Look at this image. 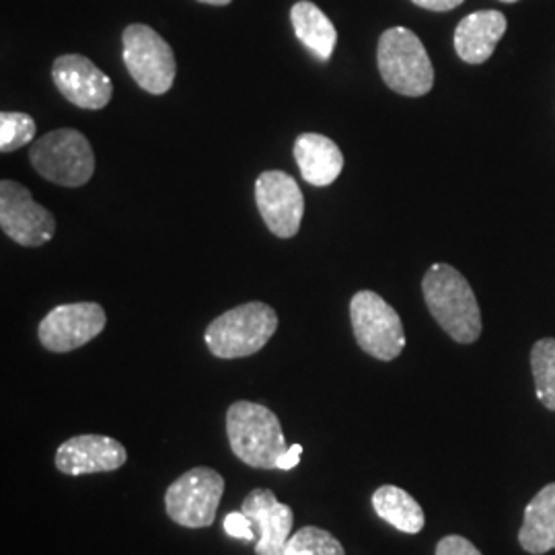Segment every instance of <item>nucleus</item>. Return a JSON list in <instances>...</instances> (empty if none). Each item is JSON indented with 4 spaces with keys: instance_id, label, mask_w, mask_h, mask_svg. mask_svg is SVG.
Masks as SVG:
<instances>
[{
    "instance_id": "obj_1",
    "label": "nucleus",
    "mask_w": 555,
    "mask_h": 555,
    "mask_svg": "<svg viewBox=\"0 0 555 555\" xmlns=\"http://www.w3.org/2000/svg\"><path fill=\"white\" fill-rule=\"evenodd\" d=\"M430 315L459 344H474L481 336V311L465 276L447 263H435L422 280Z\"/></svg>"
},
{
    "instance_id": "obj_2",
    "label": "nucleus",
    "mask_w": 555,
    "mask_h": 555,
    "mask_svg": "<svg viewBox=\"0 0 555 555\" xmlns=\"http://www.w3.org/2000/svg\"><path fill=\"white\" fill-rule=\"evenodd\" d=\"M227 437L233 455L256 469H278L280 456L288 451L276 414L254 401H235L229 408Z\"/></svg>"
},
{
    "instance_id": "obj_3",
    "label": "nucleus",
    "mask_w": 555,
    "mask_h": 555,
    "mask_svg": "<svg viewBox=\"0 0 555 555\" xmlns=\"http://www.w3.org/2000/svg\"><path fill=\"white\" fill-rule=\"evenodd\" d=\"M383 82L403 98H422L433 91L435 66L416 34L408 27L387 29L377 48Z\"/></svg>"
},
{
    "instance_id": "obj_4",
    "label": "nucleus",
    "mask_w": 555,
    "mask_h": 555,
    "mask_svg": "<svg viewBox=\"0 0 555 555\" xmlns=\"http://www.w3.org/2000/svg\"><path fill=\"white\" fill-rule=\"evenodd\" d=\"M276 311L266 302H245L215 319L204 334L208 350L222 360L259 352L276 334Z\"/></svg>"
},
{
    "instance_id": "obj_5",
    "label": "nucleus",
    "mask_w": 555,
    "mask_h": 555,
    "mask_svg": "<svg viewBox=\"0 0 555 555\" xmlns=\"http://www.w3.org/2000/svg\"><path fill=\"white\" fill-rule=\"evenodd\" d=\"M29 160L41 178L62 188H80L95 173L91 142L75 128H60L36 140Z\"/></svg>"
},
{
    "instance_id": "obj_6",
    "label": "nucleus",
    "mask_w": 555,
    "mask_h": 555,
    "mask_svg": "<svg viewBox=\"0 0 555 555\" xmlns=\"http://www.w3.org/2000/svg\"><path fill=\"white\" fill-rule=\"evenodd\" d=\"M121 56L130 77L151 95H165L176 80L173 50L159 34L142 23L128 25L121 36Z\"/></svg>"
},
{
    "instance_id": "obj_7",
    "label": "nucleus",
    "mask_w": 555,
    "mask_h": 555,
    "mask_svg": "<svg viewBox=\"0 0 555 555\" xmlns=\"http://www.w3.org/2000/svg\"><path fill=\"white\" fill-rule=\"evenodd\" d=\"M350 321L358 346L377 360L391 362L405 348L401 318L385 298L373 291H360L350 300Z\"/></svg>"
},
{
    "instance_id": "obj_8",
    "label": "nucleus",
    "mask_w": 555,
    "mask_h": 555,
    "mask_svg": "<svg viewBox=\"0 0 555 555\" xmlns=\"http://www.w3.org/2000/svg\"><path fill=\"white\" fill-rule=\"evenodd\" d=\"M224 494V477L210 467H194L176 479L165 494L167 515L188 529L210 527Z\"/></svg>"
},
{
    "instance_id": "obj_9",
    "label": "nucleus",
    "mask_w": 555,
    "mask_h": 555,
    "mask_svg": "<svg viewBox=\"0 0 555 555\" xmlns=\"http://www.w3.org/2000/svg\"><path fill=\"white\" fill-rule=\"evenodd\" d=\"M0 227L7 237L23 247H41L56 235L54 215L13 179L0 183Z\"/></svg>"
},
{
    "instance_id": "obj_10",
    "label": "nucleus",
    "mask_w": 555,
    "mask_h": 555,
    "mask_svg": "<svg viewBox=\"0 0 555 555\" xmlns=\"http://www.w3.org/2000/svg\"><path fill=\"white\" fill-rule=\"evenodd\" d=\"M105 323V311L98 302L59 305L41 319L38 336L46 350L64 354L100 336Z\"/></svg>"
},
{
    "instance_id": "obj_11",
    "label": "nucleus",
    "mask_w": 555,
    "mask_h": 555,
    "mask_svg": "<svg viewBox=\"0 0 555 555\" xmlns=\"http://www.w3.org/2000/svg\"><path fill=\"white\" fill-rule=\"evenodd\" d=\"M256 202L266 227L280 238L295 237L305 215V198L293 176L263 171L256 181Z\"/></svg>"
},
{
    "instance_id": "obj_12",
    "label": "nucleus",
    "mask_w": 555,
    "mask_h": 555,
    "mask_svg": "<svg viewBox=\"0 0 555 555\" xmlns=\"http://www.w3.org/2000/svg\"><path fill=\"white\" fill-rule=\"evenodd\" d=\"M52 79L62 98L80 109H103L114 95L112 79L80 54L59 56Z\"/></svg>"
},
{
    "instance_id": "obj_13",
    "label": "nucleus",
    "mask_w": 555,
    "mask_h": 555,
    "mask_svg": "<svg viewBox=\"0 0 555 555\" xmlns=\"http://www.w3.org/2000/svg\"><path fill=\"white\" fill-rule=\"evenodd\" d=\"M128 461L124 444L116 438L80 435L64 440L56 451V467L66 476H89L116 472Z\"/></svg>"
},
{
    "instance_id": "obj_14",
    "label": "nucleus",
    "mask_w": 555,
    "mask_h": 555,
    "mask_svg": "<svg viewBox=\"0 0 555 555\" xmlns=\"http://www.w3.org/2000/svg\"><path fill=\"white\" fill-rule=\"evenodd\" d=\"M241 511L251 518L254 527L258 529L256 555H276L293 537V508L288 504L278 502L272 490H251L243 500Z\"/></svg>"
},
{
    "instance_id": "obj_15",
    "label": "nucleus",
    "mask_w": 555,
    "mask_h": 555,
    "mask_svg": "<svg viewBox=\"0 0 555 555\" xmlns=\"http://www.w3.org/2000/svg\"><path fill=\"white\" fill-rule=\"evenodd\" d=\"M508 21L500 11H477L456 25L455 52L467 64H483L492 59L498 41L504 38Z\"/></svg>"
},
{
    "instance_id": "obj_16",
    "label": "nucleus",
    "mask_w": 555,
    "mask_h": 555,
    "mask_svg": "<svg viewBox=\"0 0 555 555\" xmlns=\"http://www.w3.org/2000/svg\"><path fill=\"white\" fill-rule=\"evenodd\" d=\"M295 160L302 179L315 188L332 185L344 169V155L336 142L313 132L298 137L295 142Z\"/></svg>"
},
{
    "instance_id": "obj_17",
    "label": "nucleus",
    "mask_w": 555,
    "mask_h": 555,
    "mask_svg": "<svg viewBox=\"0 0 555 555\" xmlns=\"http://www.w3.org/2000/svg\"><path fill=\"white\" fill-rule=\"evenodd\" d=\"M518 543L527 554L555 550V483H547L525 508Z\"/></svg>"
},
{
    "instance_id": "obj_18",
    "label": "nucleus",
    "mask_w": 555,
    "mask_h": 555,
    "mask_svg": "<svg viewBox=\"0 0 555 555\" xmlns=\"http://www.w3.org/2000/svg\"><path fill=\"white\" fill-rule=\"evenodd\" d=\"M293 29L298 41L311 50L319 60L327 62L334 54L337 43L336 25L319 9L318 4L309 0H300L291 11Z\"/></svg>"
},
{
    "instance_id": "obj_19",
    "label": "nucleus",
    "mask_w": 555,
    "mask_h": 555,
    "mask_svg": "<svg viewBox=\"0 0 555 555\" xmlns=\"http://www.w3.org/2000/svg\"><path fill=\"white\" fill-rule=\"evenodd\" d=\"M373 508L385 522L408 535H417L426 525V516L416 498L397 486H380L373 494Z\"/></svg>"
},
{
    "instance_id": "obj_20",
    "label": "nucleus",
    "mask_w": 555,
    "mask_h": 555,
    "mask_svg": "<svg viewBox=\"0 0 555 555\" xmlns=\"http://www.w3.org/2000/svg\"><path fill=\"white\" fill-rule=\"evenodd\" d=\"M537 399L555 412V337L539 339L531 350Z\"/></svg>"
},
{
    "instance_id": "obj_21",
    "label": "nucleus",
    "mask_w": 555,
    "mask_h": 555,
    "mask_svg": "<svg viewBox=\"0 0 555 555\" xmlns=\"http://www.w3.org/2000/svg\"><path fill=\"white\" fill-rule=\"evenodd\" d=\"M276 555H346V552L330 531L302 527Z\"/></svg>"
},
{
    "instance_id": "obj_22",
    "label": "nucleus",
    "mask_w": 555,
    "mask_h": 555,
    "mask_svg": "<svg viewBox=\"0 0 555 555\" xmlns=\"http://www.w3.org/2000/svg\"><path fill=\"white\" fill-rule=\"evenodd\" d=\"M36 119L23 112L0 114V151L13 153L36 139Z\"/></svg>"
},
{
    "instance_id": "obj_23",
    "label": "nucleus",
    "mask_w": 555,
    "mask_h": 555,
    "mask_svg": "<svg viewBox=\"0 0 555 555\" xmlns=\"http://www.w3.org/2000/svg\"><path fill=\"white\" fill-rule=\"evenodd\" d=\"M224 533L233 539H241L245 543H251L256 539V527L251 522V518L245 515L243 511L237 513H229L224 516Z\"/></svg>"
},
{
    "instance_id": "obj_24",
    "label": "nucleus",
    "mask_w": 555,
    "mask_h": 555,
    "mask_svg": "<svg viewBox=\"0 0 555 555\" xmlns=\"http://www.w3.org/2000/svg\"><path fill=\"white\" fill-rule=\"evenodd\" d=\"M437 555H481V552L465 537L447 535L438 541Z\"/></svg>"
},
{
    "instance_id": "obj_25",
    "label": "nucleus",
    "mask_w": 555,
    "mask_h": 555,
    "mask_svg": "<svg viewBox=\"0 0 555 555\" xmlns=\"http://www.w3.org/2000/svg\"><path fill=\"white\" fill-rule=\"evenodd\" d=\"M420 9H426V11H437V13H447V11H453L459 4H463L465 0H412Z\"/></svg>"
},
{
    "instance_id": "obj_26",
    "label": "nucleus",
    "mask_w": 555,
    "mask_h": 555,
    "mask_svg": "<svg viewBox=\"0 0 555 555\" xmlns=\"http://www.w3.org/2000/svg\"><path fill=\"white\" fill-rule=\"evenodd\" d=\"M300 455H302V447H300V444H291L288 451L280 456L278 469H280V472H291V469H295L298 463H300Z\"/></svg>"
},
{
    "instance_id": "obj_27",
    "label": "nucleus",
    "mask_w": 555,
    "mask_h": 555,
    "mask_svg": "<svg viewBox=\"0 0 555 555\" xmlns=\"http://www.w3.org/2000/svg\"><path fill=\"white\" fill-rule=\"evenodd\" d=\"M198 2H204V4H212V7H227L231 0H198Z\"/></svg>"
},
{
    "instance_id": "obj_28",
    "label": "nucleus",
    "mask_w": 555,
    "mask_h": 555,
    "mask_svg": "<svg viewBox=\"0 0 555 555\" xmlns=\"http://www.w3.org/2000/svg\"><path fill=\"white\" fill-rule=\"evenodd\" d=\"M500 2H508V4H513V2H518V0H500Z\"/></svg>"
}]
</instances>
